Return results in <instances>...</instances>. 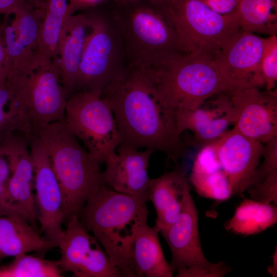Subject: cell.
I'll return each instance as SVG.
<instances>
[{
  "mask_svg": "<svg viewBox=\"0 0 277 277\" xmlns=\"http://www.w3.org/2000/svg\"><path fill=\"white\" fill-rule=\"evenodd\" d=\"M101 96L114 115L119 145L161 151L175 162L184 156L185 145L174 121L158 100L146 70L126 66L104 88Z\"/></svg>",
  "mask_w": 277,
  "mask_h": 277,
  "instance_id": "cell-1",
  "label": "cell"
},
{
  "mask_svg": "<svg viewBox=\"0 0 277 277\" xmlns=\"http://www.w3.org/2000/svg\"><path fill=\"white\" fill-rule=\"evenodd\" d=\"M149 214L146 203L104 185L78 216L122 276L136 277L132 258L135 229L138 223L147 221Z\"/></svg>",
  "mask_w": 277,
  "mask_h": 277,
  "instance_id": "cell-2",
  "label": "cell"
},
{
  "mask_svg": "<svg viewBox=\"0 0 277 277\" xmlns=\"http://www.w3.org/2000/svg\"><path fill=\"white\" fill-rule=\"evenodd\" d=\"M45 147L63 195L64 222L79 212L104 185L100 163L83 147L64 121L51 123L37 134Z\"/></svg>",
  "mask_w": 277,
  "mask_h": 277,
  "instance_id": "cell-3",
  "label": "cell"
},
{
  "mask_svg": "<svg viewBox=\"0 0 277 277\" xmlns=\"http://www.w3.org/2000/svg\"><path fill=\"white\" fill-rule=\"evenodd\" d=\"M145 70L174 122L176 113L195 109L216 94L228 93L214 59L208 56L175 52Z\"/></svg>",
  "mask_w": 277,
  "mask_h": 277,
  "instance_id": "cell-4",
  "label": "cell"
},
{
  "mask_svg": "<svg viewBox=\"0 0 277 277\" xmlns=\"http://www.w3.org/2000/svg\"><path fill=\"white\" fill-rule=\"evenodd\" d=\"M138 0L121 3L112 19L122 37L126 66L146 70L179 51L176 34L161 6Z\"/></svg>",
  "mask_w": 277,
  "mask_h": 277,
  "instance_id": "cell-5",
  "label": "cell"
},
{
  "mask_svg": "<svg viewBox=\"0 0 277 277\" xmlns=\"http://www.w3.org/2000/svg\"><path fill=\"white\" fill-rule=\"evenodd\" d=\"M174 28L179 51L213 58L241 29L238 15H222L199 0L160 4Z\"/></svg>",
  "mask_w": 277,
  "mask_h": 277,
  "instance_id": "cell-6",
  "label": "cell"
},
{
  "mask_svg": "<svg viewBox=\"0 0 277 277\" xmlns=\"http://www.w3.org/2000/svg\"><path fill=\"white\" fill-rule=\"evenodd\" d=\"M7 83L13 96L26 108L33 135L51 123L64 121L69 96L61 84L57 61L42 60L30 73L12 71Z\"/></svg>",
  "mask_w": 277,
  "mask_h": 277,
  "instance_id": "cell-7",
  "label": "cell"
},
{
  "mask_svg": "<svg viewBox=\"0 0 277 277\" xmlns=\"http://www.w3.org/2000/svg\"><path fill=\"white\" fill-rule=\"evenodd\" d=\"M90 31L80 63L76 90L102 94L126 67L123 42L112 18L88 15Z\"/></svg>",
  "mask_w": 277,
  "mask_h": 277,
  "instance_id": "cell-8",
  "label": "cell"
},
{
  "mask_svg": "<svg viewBox=\"0 0 277 277\" xmlns=\"http://www.w3.org/2000/svg\"><path fill=\"white\" fill-rule=\"evenodd\" d=\"M64 122L100 164L116 152L118 131L112 111L101 93L77 91L70 95Z\"/></svg>",
  "mask_w": 277,
  "mask_h": 277,
  "instance_id": "cell-9",
  "label": "cell"
},
{
  "mask_svg": "<svg viewBox=\"0 0 277 277\" xmlns=\"http://www.w3.org/2000/svg\"><path fill=\"white\" fill-rule=\"evenodd\" d=\"M171 253L170 265L177 277H222L231 270L223 261L210 262L202 248L198 214L190 189L186 192L175 222L161 233Z\"/></svg>",
  "mask_w": 277,
  "mask_h": 277,
  "instance_id": "cell-10",
  "label": "cell"
},
{
  "mask_svg": "<svg viewBox=\"0 0 277 277\" xmlns=\"http://www.w3.org/2000/svg\"><path fill=\"white\" fill-rule=\"evenodd\" d=\"M58 247V261L62 271L76 277H120V270L112 265L103 248L80 220L74 215L67 221Z\"/></svg>",
  "mask_w": 277,
  "mask_h": 277,
  "instance_id": "cell-11",
  "label": "cell"
},
{
  "mask_svg": "<svg viewBox=\"0 0 277 277\" xmlns=\"http://www.w3.org/2000/svg\"><path fill=\"white\" fill-rule=\"evenodd\" d=\"M266 41L240 29L214 57L229 94L265 86L260 63Z\"/></svg>",
  "mask_w": 277,
  "mask_h": 277,
  "instance_id": "cell-12",
  "label": "cell"
},
{
  "mask_svg": "<svg viewBox=\"0 0 277 277\" xmlns=\"http://www.w3.org/2000/svg\"><path fill=\"white\" fill-rule=\"evenodd\" d=\"M27 140L34 167L35 202L41 232L46 239L58 247L64 230L61 188L48 153L38 136L32 135Z\"/></svg>",
  "mask_w": 277,
  "mask_h": 277,
  "instance_id": "cell-13",
  "label": "cell"
},
{
  "mask_svg": "<svg viewBox=\"0 0 277 277\" xmlns=\"http://www.w3.org/2000/svg\"><path fill=\"white\" fill-rule=\"evenodd\" d=\"M16 133L0 138V153L7 158L10 170L8 199L17 212L38 230L32 191L33 162L27 139L22 133Z\"/></svg>",
  "mask_w": 277,
  "mask_h": 277,
  "instance_id": "cell-14",
  "label": "cell"
},
{
  "mask_svg": "<svg viewBox=\"0 0 277 277\" xmlns=\"http://www.w3.org/2000/svg\"><path fill=\"white\" fill-rule=\"evenodd\" d=\"M229 95L238 113L233 129L263 144L277 137L276 89L251 87Z\"/></svg>",
  "mask_w": 277,
  "mask_h": 277,
  "instance_id": "cell-15",
  "label": "cell"
},
{
  "mask_svg": "<svg viewBox=\"0 0 277 277\" xmlns=\"http://www.w3.org/2000/svg\"><path fill=\"white\" fill-rule=\"evenodd\" d=\"M217 156L230 185L232 196L243 193L250 186L264 145L234 129L228 130L216 142Z\"/></svg>",
  "mask_w": 277,
  "mask_h": 277,
  "instance_id": "cell-16",
  "label": "cell"
},
{
  "mask_svg": "<svg viewBox=\"0 0 277 277\" xmlns=\"http://www.w3.org/2000/svg\"><path fill=\"white\" fill-rule=\"evenodd\" d=\"M238 113L229 94L213 95L197 108L180 111L174 117L179 135L190 130L196 141L202 146L214 142L222 137L231 125H234Z\"/></svg>",
  "mask_w": 277,
  "mask_h": 277,
  "instance_id": "cell-17",
  "label": "cell"
},
{
  "mask_svg": "<svg viewBox=\"0 0 277 277\" xmlns=\"http://www.w3.org/2000/svg\"><path fill=\"white\" fill-rule=\"evenodd\" d=\"M154 151L145 149L139 151L130 146L119 145L115 152L105 162L102 172L105 186L122 193L129 195L144 203L148 201L150 179L148 167Z\"/></svg>",
  "mask_w": 277,
  "mask_h": 277,
  "instance_id": "cell-18",
  "label": "cell"
},
{
  "mask_svg": "<svg viewBox=\"0 0 277 277\" xmlns=\"http://www.w3.org/2000/svg\"><path fill=\"white\" fill-rule=\"evenodd\" d=\"M190 189L186 172L179 168L150 179L148 201L155 209L156 218L154 225L161 233L166 231L176 220L185 194Z\"/></svg>",
  "mask_w": 277,
  "mask_h": 277,
  "instance_id": "cell-19",
  "label": "cell"
},
{
  "mask_svg": "<svg viewBox=\"0 0 277 277\" xmlns=\"http://www.w3.org/2000/svg\"><path fill=\"white\" fill-rule=\"evenodd\" d=\"M89 31L88 15L78 14L69 17L61 33L57 63L69 96L76 90L79 67Z\"/></svg>",
  "mask_w": 277,
  "mask_h": 277,
  "instance_id": "cell-20",
  "label": "cell"
},
{
  "mask_svg": "<svg viewBox=\"0 0 277 277\" xmlns=\"http://www.w3.org/2000/svg\"><path fill=\"white\" fill-rule=\"evenodd\" d=\"M160 231L147 221L138 223L135 229L132 258L136 277H172L171 267L164 254Z\"/></svg>",
  "mask_w": 277,
  "mask_h": 277,
  "instance_id": "cell-21",
  "label": "cell"
},
{
  "mask_svg": "<svg viewBox=\"0 0 277 277\" xmlns=\"http://www.w3.org/2000/svg\"><path fill=\"white\" fill-rule=\"evenodd\" d=\"M57 247L19 215L0 214V260L23 253H44Z\"/></svg>",
  "mask_w": 277,
  "mask_h": 277,
  "instance_id": "cell-22",
  "label": "cell"
},
{
  "mask_svg": "<svg viewBox=\"0 0 277 277\" xmlns=\"http://www.w3.org/2000/svg\"><path fill=\"white\" fill-rule=\"evenodd\" d=\"M44 12L37 37L38 53L43 60L57 61L60 37L70 16L84 6L80 0H42Z\"/></svg>",
  "mask_w": 277,
  "mask_h": 277,
  "instance_id": "cell-23",
  "label": "cell"
},
{
  "mask_svg": "<svg viewBox=\"0 0 277 277\" xmlns=\"http://www.w3.org/2000/svg\"><path fill=\"white\" fill-rule=\"evenodd\" d=\"M276 222V205L246 199L237 206L224 227L228 231L248 236L258 234Z\"/></svg>",
  "mask_w": 277,
  "mask_h": 277,
  "instance_id": "cell-24",
  "label": "cell"
},
{
  "mask_svg": "<svg viewBox=\"0 0 277 277\" xmlns=\"http://www.w3.org/2000/svg\"><path fill=\"white\" fill-rule=\"evenodd\" d=\"M236 14L241 29L276 35L277 0H240Z\"/></svg>",
  "mask_w": 277,
  "mask_h": 277,
  "instance_id": "cell-25",
  "label": "cell"
},
{
  "mask_svg": "<svg viewBox=\"0 0 277 277\" xmlns=\"http://www.w3.org/2000/svg\"><path fill=\"white\" fill-rule=\"evenodd\" d=\"M44 12L42 0H19L12 12L15 19L11 25L15 38L28 48L37 52V34Z\"/></svg>",
  "mask_w": 277,
  "mask_h": 277,
  "instance_id": "cell-26",
  "label": "cell"
},
{
  "mask_svg": "<svg viewBox=\"0 0 277 277\" xmlns=\"http://www.w3.org/2000/svg\"><path fill=\"white\" fill-rule=\"evenodd\" d=\"M9 264L0 268V277H61L58 261L23 253Z\"/></svg>",
  "mask_w": 277,
  "mask_h": 277,
  "instance_id": "cell-27",
  "label": "cell"
},
{
  "mask_svg": "<svg viewBox=\"0 0 277 277\" xmlns=\"http://www.w3.org/2000/svg\"><path fill=\"white\" fill-rule=\"evenodd\" d=\"M188 179L201 196L219 201L232 196L229 180L223 170L212 172L191 171Z\"/></svg>",
  "mask_w": 277,
  "mask_h": 277,
  "instance_id": "cell-28",
  "label": "cell"
},
{
  "mask_svg": "<svg viewBox=\"0 0 277 277\" xmlns=\"http://www.w3.org/2000/svg\"><path fill=\"white\" fill-rule=\"evenodd\" d=\"M5 42L11 62V68L31 73L41 64L38 52L28 48L16 38L11 25L4 27Z\"/></svg>",
  "mask_w": 277,
  "mask_h": 277,
  "instance_id": "cell-29",
  "label": "cell"
},
{
  "mask_svg": "<svg viewBox=\"0 0 277 277\" xmlns=\"http://www.w3.org/2000/svg\"><path fill=\"white\" fill-rule=\"evenodd\" d=\"M14 132L25 136L30 135L25 123L12 106L10 92L5 84L0 87V138Z\"/></svg>",
  "mask_w": 277,
  "mask_h": 277,
  "instance_id": "cell-30",
  "label": "cell"
},
{
  "mask_svg": "<svg viewBox=\"0 0 277 277\" xmlns=\"http://www.w3.org/2000/svg\"><path fill=\"white\" fill-rule=\"evenodd\" d=\"M260 70L266 90L274 89L277 81V36L266 38L260 63Z\"/></svg>",
  "mask_w": 277,
  "mask_h": 277,
  "instance_id": "cell-31",
  "label": "cell"
},
{
  "mask_svg": "<svg viewBox=\"0 0 277 277\" xmlns=\"http://www.w3.org/2000/svg\"><path fill=\"white\" fill-rule=\"evenodd\" d=\"M264 147V161L258 166L248 188L260 183L267 176L277 172V137L266 143Z\"/></svg>",
  "mask_w": 277,
  "mask_h": 277,
  "instance_id": "cell-32",
  "label": "cell"
},
{
  "mask_svg": "<svg viewBox=\"0 0 277 277\" xmlns=\"http://www.w3.org/2000/svg\"><path fill=\"white\" fill-rule=\"evenodd\" d=\"M247 190L250 199L276 205L277 172L268 175L262 182L249 187Z\"/></svg>",
  "mask_w": 277,
  "mask_h": 277,
  "instance_id": "cell-33",
  "label": "cell"
},
{
  "mask_svg": "<svg viewBox=\"0 0 277 277\" xmlns=\"http://www.w3.org/2000/svg\"><path fill=\"white\" fill-rule=\"evenodd\" d=\"M10 176V170L8 161L7 158L0 153V214L21 216L10 204L8 199V187Z\"/></svg>",
  "mask_w": 277,
  "mask_h": 277,
  "instance_id": "cell-34",
  "label": "cell"
},
{
  "mask_svg": "<svg viewBox=\"0 0 277 277\" xmlns=\"http://www.w3.org/2000/svg\"><path fill=\"white\" fill-rule=\"evenodd\" d=\"M4 28V27L0 26V87L5 84L11 68V62L5 42Z\"/></svg>",
  "mask_w": 277,
  "mask_h": 277,
  "instance_id": "cell-35",
  "label": "cell"
},
{
  "mask_svg": "<svg viewBox=\"0 0 277 277\" xmlns=\"http://www.w3.org/2000/svg\"><path fill=\"white\" fill-rule=\"evenodd\" d=\"M209 8L222 15L236 13L240 0H199Z\"/></svg>",
  "mask_w": 277,
  "mask_h": 277,
  "instance_id": "cell-36",
  "label": "cell"
},
{
  "mask_svg": "<svg viewBox=\"0 0 277 277\" xmlns=\"http://www.w3.org/2000/svg\"><path fill=\"white\" fill-rule=\"evenodd\" d=\"M19 0H0V14H12Z\"/></svg>",
  "mask_w": 277,
  "mask_h": 277,
  "instance_id": "cell-37",
  "label": "cell"
},
{
  "mask_svg": "<svg viewBox=\"0 0 277 277\" xmlns=\"http://www.w3.org/2000/svg\"><path fill=\"white\" fill-rule=\"evenodd\" d=\"M276 249L274 252L272 265L269 266L268 268V272L273 276H276L277 275V258H276Z\"/></svg>",
  "mask_w": 277,
  "mask_h": 277,
  "instance_id": "cell-38",
  "label": "cell"
},
{
  "mask_svg": "<svg viewBox=\"0 0 277 277\" xmlns=\"http://www.w3.org/2000/svg\"><path fill=\"white\" fill-rule=\"evenodd\" d=\"M85 6L95 4L100 0H80Z\"/></svg>",
  "mask_w": 277,
  "mask_h": 277,
  "instance_id": "cell-39",
  "label": "cell"
},
{
  "mask_svg": "<svg viewBox=\"0 0 277 277\" xmlns=\"http://www.w3.org/2000/svg\"><path fill=\"white\" fill-rule=\"evenodd\" d=\"M151 2L156 4H161L164 3L169 0H150Z\"/></svg>",
  "mask_w": 277,
  "mask_h": 277,
  "instance_id": "cell-40",
  "label": "cell"
},
{
  "mask_svg": "<svg viewBox=\"0 0 277 277\" xmlns=\"http://www.w3.org/2000/svg\"><path fill=\"white\" fill-rule=\"evenodd\" d=\"M118 2H120L121 3H126L138 0H116Z\"/></svg>",
  "mask_w": 277,
  "mask_h": 277,
  "instance_id": "cell-41",
  "label": "cell"
}]
</instances>
